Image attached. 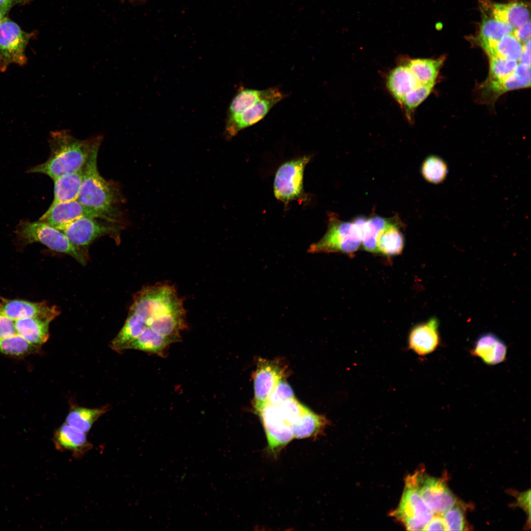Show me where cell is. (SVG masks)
Instances as JSON below:
<instances>
[{"label": "cell", "instance_id": "cb8c5ba5", "mask_svg": "<svg viewBox=\"0 0 531 531\" xmlns=\"http://www.w3.org/2000/svg\"><path fill=\"white\" fill-rule=\"evenodd\" d=\"M177 341L173 338L161 335L147 328L136 339L123 347L122 350L135 349L161 356L171 344Z\"/></svg>", "mask_w": 531, "mask_h": 531}, {"label": "cell", "instance_id": "9c48e42d", "mask_svg": "<svg viewBox=\"0 0 531 531\" xmlns=\"http://www.w3.org/2000/svg\"><path fill=\"white\" fill-rule=\"evenodd\" d=\"M262 422L267 440V453L277 458L293 439L292 426L283 418L276 405L267 404L257 414Z\"/></svg>", "mask_w": 531, "mask_h": 531}, {"label": "cell", "instance_id": "8992f818", "mask_svg": "<svg viewBox=\"0 0 531 531\" xmlns=\"http://www.w3.org/2000/svg\"><path fill=\"white\" fill-rule=\"evenodd\" d=\"M32 36L7 17L0 22V71L11 64L23 65L27 59L26 47Z\"/></svg>", "mask_w": 531, "mask_h": 531}, {"label": "cell", "instance_id": "2e32d148", "mask_svg": "<svg viewBox=\"0 0 531 531\" xmlns=\"http://www.w3.org/2000/svg\"><path fill=\"white\" fill-rule=\"evenodd\" d=\"M53 442L56 448L60 451H68L76 458L85 455L92 447L86 433L65 423L55 432Z\"/></svg>", "mask_w": 531, "mask_h": 531}, {"label": "cell", "instance_id": "d6a6232c", "mask_svg": "<svg viewBox=\"0 0 531 531\" xmlns=\"http://www.w3.org/2000/svg\"><path fill=\"white\" fill-rule=\"evenodd\" d=\"M34 347L18 334L0 339V352L8 355H24L30 352Z\"/></svg>", "mask_w": 531, "mask_h": 531}, {"label": "cell", "instance_id": "ab89813d", "mask_svg": "<svg viewBox=\"0 0 531 531\" xmlns=\"http://www.w3.org/2000/svg\"><path fill=\"white\" fill-rule=\"evenodd\" d=\"M512 34L522 44H524L531 36V21L513 30Z\"/></svg>", "mask_w": 531, "mask_h": 531}, {"label": "cell", "instance_id": "1f68e13d", "mask_svg": "<svg viewBox=\"0 0 531 531\" xmlns=\"http://www.w3.org/2000/svg\"><path fill=\"white\" fill-rule=\"evenodd\" d=\"M447 172L445 163L441 158L436 156L427 157L421 167V173L428 181L438 183L444 180Z\"/></svg>", "mask_w": 531, "mask_h": 531}, {"label": "cell", "instance_id": "e575fe53", "mask_svg": "<svg viewBox=\"0 0 531 531\" xmlns=\"http://www.w3.org/2000/svg\"><path fill=\"white\" fill-rule=\"evenodd\" d=\"M281 415L290 425H293L310 409L298 402L295 398L287 400L277 405Z\"/></svg>", "mask_w": 531, "mask_h": 531}, {"label": "cell", "instance_id": "44dd1931", "mask_svg": "<svg viewBox=\"0 0 531 531\" xmlns=\"http://www.w3.org/2000/svg\"><path fill=\"white\" fill-rule=\"evenodd\" d=\"M513 30L507 24L490 16H485L480 26L478 42L488 54L502 37L512 33Z\"/></svg>", "mask_w": 531, "mask_h": 531}, {"label": "cell", "instance_id": "e0dca14e", "mask_svg": "<svg viewBox=\"0 0 531 531\" xmlns=\"http://www.w3.org/2000/svg\"><path fill=\"white\" fill-rule=\"evenodd\" d=\"M471 353L486 364L493 365L505 360L507 346L495 334L487 333L478 338Z\"/></svg>", "mask_w": 531, "mask_h": 531}, {"label": "cell", "instance_id": "5bb4252c", "mask_svg": "<svg viewBox=\"0 0 531 531\" xmlns=\"http://www.w3.org/2000/svg\"><path fill=\"white\" fill-rule=\"evenodd\" d=\"M0 303L6 315L13 320L38 317L52 321L59 314L57 307L49 306L43 302L1 298Z\"/></svg>", "mask_w": 531, "mask_h": 531}, {"label": "cell", "instance_id": "8fae6325", "mask_svg": "<svg viewBox=\"0 0 531 531\" xmlns=\"http://www.w3.org/2000/svg\"><path fill=\"white\" fill-rule=\"evenodd\" d=\"M98 218L84 217L70 224L62 232L74 245L86 246L96 238L115 234L119 229L117 223L98 221Z\"/></svg>", "mask_w": 531, "mask_h": 531}, {"label": "cell", "instance_id": "f1b7e54d", "mask_svg": "<svg viewBox=\"0 0 531 531\" xmlns=\"http://www.w3.org/2000/svg\"><path fill=\"white\" fill-rule=\"evenodd\" d=\"M106 408L88 409L77 407L72 409L66 416L65 423L88 433L97 419L107 411Z\"/></svg>", "mask_w": 531, "mask_h": 531}, {"label": "cell", "instance_id": "83f0119b", "mask_svg": "<svg viewBox=\"0 0 531 531\" xmlns=\"http://www.w3.org/2000/svg\"><path fill=\"white\" fill-rule=\"evenodd\" d=\"M354 220L361 229V245L363 249L368 252H376L378 235L389 221L380 216H374L368 219L359 217Z\"/></svg>", "mask_w": 531, "mask_h": 531}, {"label": "cell", "instance_id": "7c38bea8", "mask_svg": "<svg viewBox=\"0 0 531 531\" xmlns=\"http://www.w3.org/2000/svg\"><path fill=\"white\" fill-rule=\"evenodd\" d=\"M418 488L423 500L434 514L443 515L456 504L452 493L441 480L418 472Z\"/></svg>", "mask_w": 531, "mask_h": 531}, {"label": "cell", "instance_id": "ac0fdd59", "mask_svg": "<svg viewBox=\"0 0 531 531\" xmlns=\"http://www.w3.org/2000/svg\"><path fill=\"white\" fill-rule=\"evenodd\" d=\"M490 5L492 17L517 29L530 21V9L527 2L516 1L506 3H494Z\"/></svg>", "mask_w": 531, "mask_h": 531}, {"label": "cell", "instance_id": "d6986e66", "mask_svg": "<svg viewBox=\"0 0 531 531\" xmlns=\"http://www.w3.org/2000/svg\"><path fill=\"white\" fill-rule=\"evenodd\" d=\"M419 85L406 64L394 68L386 78L388 90L401 105L405 96Z\"/></svg>", "mask_w": 531, "mask_h": 531}, {"label": "cell", "instance_id": "8d00e7d4", "mask_svg": "<svg viewBox=\"0 0 531 531\" xmlns=\"http://www.w3.org/2000/svg\"><path fill=\"white\" fill-rule=\"evenodd\" d=\"M446 531H463L465 519L460 507L455 505L443 514Z\"/></svg>", "mask_w": 531, "mask_h": 531}, {"label": "cell", "instance_id": "60d3db41", "mask_svg": "<svg viewBox=\"0 0 531 531\" xmlns=\"http://www.w3.org/2000/svg\"><path fill=\"white\" fill-rule=\"evenodd\" d=\"M424 530L446 531V527L442 517H441L440 515L433 516Z\"/></svg>", "mask_w": 531, "mask_h": 531}, {"label": "cell", "instance_id": "4fadbf2b", "mask_svg": "<svg viewBox=\"0 0 531 531\" xmlns=\"http://www.w3.org/2000/svg\"><path fill=\"white\" fill-rule=\"evenodd\" d=\"M84 217L100 219L96 213L76 200L51 204L39 220L62 231L70 224Z\"/></svg>", "mask_w": 531, "mask_h": 531}, {"label": "cell", "instance_id": "ba28073f", "mask_svg": "<svg viewBox=\"0 0 531 531\" xmlns=\"http://www.w3.org/2000/svg\"><path fill=\"white\" fill-rule=\"evenodd\" d=\"M284 97V94L278 88H266L260 99L248 105L235 117L226 120L225 138L232 139L242 130L261 121Z\"/></svg>", "mask_w": 531, "mask_h": 531}, {"label": "cell", "instance_id": "74e56055", "mask_svg": "<svg viewBox=\"0 0 531 531\" xmlns=\"http://www.w3.org/2000/svg\"><path fill=\"white\" fill-rule=\"evenodd\" d=\"M295 398L291 387L283 378L279 382L270 393L267 404L278 405L285 401Z\"/></svg>", "mask_w": 531, "mask_h": 531}, {"label": "cell", "instance_id": "277c9868", "mask_svg": "<svg viewBox=\"0 0 531 531\" xmlns=\"http://www.w3.org/2000/svg\"><path fill=\"white\" fill-rule=\"evenodd\" d=\"M361 243V229L354 221H343L334 214L330 213L326 233L318 242L311 245L308 251L352 254L358 249Z\"/></svg>", "mask_w": 531, "mask_h": 531}, {"label": "cell", "instance_id": "7402d4cb", "mask_svg": "<svg viewBox=\"0 0 531 531\" xmlns=\"http://www.w3.org/2000/svg\"><path fill=\"white\" fill-rule=\"evenodd\" d=\"M83 168L76 172L62 175L54 180V200L52 204L76 200L83 178Z\"/></svg>", "mask_w": 531, "mask_h": 531}, {"label": "cell", "instance_id": "4316f807", "mask_svg": "<svg viewBox=\"0 0 531 531\" xmlns=\"http://www.w3.org/2000/svg\"><path fill=\"white\" fill-rule=\"evenodd\" d=\"M327 424L328 420L324 416L309 410L293 425L294 438L303 439L316 437L323 432Z\"/></svg>", "mask_w": 531, "mask_h": 531}, {"label": "cell", "instance_id": "9a60e30c", "mask_svg": "<svg viewBox=\"0 0 531 531\" xmlns=\"http://www.w3.org/2000/svg\"><path fill=\"white\" fill-rule=\"evenodd\" d=\"M439 326V321L434 317L414 326L409 334L410 348L421 356L433 352L441 343Z\"/></svg>", "mask_w": 531, "mask_h": 531}, {"label": "cell", "instance_id": "7a4b0ae2", "mask_svg": "<svg viewBox=\"0 0 531 531\" xmlns=\"http://www.w3.org/2000/svg\"><path fill=\"white\" fill-rule=\"evenodd\" d=\"M94 138L78 139L67 130L52 132L49 138V158L30 168L27 172L43 174L54 180L62 175L81 170L87 161Z\"/></svg>", "mask_w": 531, "mask_h": 531}, {"label": "cell", "instance_id": "f35d334b", "mask_svg": "<svg viewBox=\"0 0 531 531\" xmlns=\"http://www.w3.org/2000/svg\"><path fill=\"white\" fill-rule=\"evenodd\" d=\"M17 334L14 323L3 312L0 303V339Z\"/></svg>", "mask_w": 531, "mask_h": 531}, {"label": "cell", "instance_id": "d4e9b609", "mask_svg": "<svg viewBox=\"0 0 531 531\" xmlns=\"http://www.w3.org/2000/svg\"><path fill=\"white\" fill-rule=\"evenodd\" d=\"M404 245V238L396 224L389 222L379 233L376 252L385 256L400 254Z\"/></svg>", "mask_w": 531, "mask_h": 531}, {"label": "cell", "instance_id": "5b68a950", "mask_svg": "<svg viewBox=\"0 0 531 531\" xmlns=\"http://www.w3.org/2000/svg\"><path fill=\"white\" fill-rule=\"evenodd\" d=\"M16 234L26 244L39 242L53 250L69 255L83 265L86 263L82 251L70 242L62 231L44 222L22 220Z\"/></svg>", "mask_w": 531, "mask_h": 531}, {"label": "cell", "instance_id": "484cf974", "mask_svg": "<svg viewBox=\"0 0 531 531\" xmlns=\"http://www.w3.org/2000/svg\"><path fill=\"white\" fill-rule=\"evenodd\" d=\"M444 59H409L406 65L421 85L434 86Z\"/></svg>", "mask_w": 531, "mask_h": 531}, {"label": "cell", "instance_id": "3957f363", "mask_svg": "<svg viewBox=\"0 0 531 531\" xmlns=\"http://www.w3.org/2000/svg\"><path fill=\"white\" fill-rule=\"evenodd\" d=\"M400 502L391 515L408 531L424 530L434 513L421 496L418 472L407 476Z\"/></svg>", "mask_w": 531, "mask_h": 531}, {"label": "cell", "instance_id": "52a82bcc", "mask_svg": "<svg viewBox=\"0 0 531 531\" xmlns=\"http://www.w3.org/2000/svg\"><path fill=\"white\" fill-rule=\"evenodd\" d=\"M310 159V156L305 155L280 166L276 172L273 183L274 194L276 199L285 204L302 199L304 170Z\"/></svg>", "mask_w": 531, "mask_h": 531}, {"label": "cell", "instance_id": "f546056e", "mask_svg": "<svg viewBox=\"0 0 531 531\" xmlns=\"http://www.w3.org/2000/svg\"><path fill=\"white\" fill-rule=\"evenodd\" d=\"M147 328L145 323L133 313H129L122 328L112 342V348L122 350L123 347L136 339Z\"/></svg>", "mask_w": 531, "mask_h": 531}, {"label": "cell", "instance_id": "d590c367", "mask_svg": "<svg viewBox=\"0 0 531 531\" xmlns=\"http://www.w3.org/2000/svg\"><path fill=\"white\" fill-rule=\"evenodd\" d=\"M433 87L420 84L405 96L401 105L408 115L428 96Z\"/></svg>", "mask_w": 531, "mask_h": 531}, {"label": "cell", "instance_id": "836d02e7", "mask_svg": "<svg viewBox=\"0 0 531 531\" xmlns=\"http://www.w3.org/2000/svg\"><path fill=\"white\" fill-rule=\"evenodd\" d=\"M490 61L488 81L502 80L511 75L516 69L518 62L497 57H489Z\"/></svg>", "mask_w": 531, "mask_h": 531}, {"label": "cell", "instance_id": "603a6c76", "mask_svg": "<svg viewBox=\"0 0 531 531\" xmlns=\"http://www.w3.org/2000/svg\"><path fill=\"white\" fill-rule=\"evenodd\" d=\"M531 86V66L518 64L514 71L506 78L499 81H488L486 88L496 95L508 90Z\"/></svg>", "mask_w": 531, "mask_h": 531}, {"label": "cell", "instance_id": "6da1fadb", "mask_svg": "<svg viewBox=\"0 0 531 531\" xmlns=\"http://www.w3.org/2000/svg\"><path fill=\"white\" fill-rule=\"evenodd\" d=\"M103 137H95L83 167V178L77 200L94 211L100 219L118 223L121 212L120 193L114 182L102 177L97 168V156Z\"/></svg>", "mask_w": 531, "mask_h": 531}, {"label": "cell", "instance_id": "b9f144b4", "mask_svg": "<svg viewBox=\"0 0 531 531\" xmlns=\"http://www.w3.org/2000/svg\"><path fill=\"white\" fill-rule=\"evenodd\" d=\"M30 0H0V10L5 16L14 6L27 3Z\"/></svg>", "mask_w": 531, "mask_h": 531}, {"label": "cell", "instance_id": "7bdbcfd3", "mask_svg": "<svg viewBox=\"0 0 531 531\" xmlns=\"http://www.w3.org/2000/svg\"><path fill=\"white\" fill-rule=\"evenodd\" d=\"M520 63L531 66V38L523 44V52Z\"/></svg>", "mask_w": 531, "mask_h": 531}, {"label": "cell", "instance_id": "f6af8a7d", "mask_svg": "<svg viewBox=\"0 0 531 531\" xmlns=\"http://www.w3.org/2000/svg\"><path fill=\"white\" fill-rule=\"evenodd\" d=\"M3 17H4V16L3 15V14L2 13V12L0 10V22L1 21L2 19L3 18Z\"/></svg>", "mask_w": 531, "mask_h": 531}, {"label": "cell", "instance_id": "30bf717a", "mask_svg": "<svg viewBox=\"0 0 531 531\" xmlns=\"http://www.w3.org/2000/svg\"><path fill=\"white\" fill-rule=\"evenodd\" d=\"M286 368L279 360L260 358L254 376V408L258 414L267 404L268 397L279 382L285 378Z\"/></svg>", "mask_w": 531, "mask_h": 531}, {"label": "cell", "instance_id": "ffe728a7", "mask_svg": "<svg viewBox=\"0 0 531 531\" xmlns=\"http://www.w3.org/2000/svg\"><path fill=\"white\" fill-rule=\"evenodd\" d=\"M13 321L17 334L34 346L43 344L49 338V324L51 322L49 320L31 317Z\"/></svg>", "mask_w": 531, "mask_h": 531}, {"label": "cell", "instance_id": "ee69618b", "mask_svg": "<svg viewBox=\"0 0 531 531\" xmlns=\"http://www.w3.org/2000/svg\"><path fill=\"white\" fill-rule=\"evenodd\" d=\"M530 491H528L525 493H522L519 497L518 502L522 506L523 508L527 511L529 513V515L530 517V507H531V501H530Z\"/></svg>", "mask_w": 531, "mask_h": 531}, {"label": "cell", "instance_id": "4dcf8cb0", "mask_svg": "<svg viewBox=\"0 0 531 531\" xmlns=\"http://www.w3.org/2000/svg\"><path fill=\"white\" fill-rule=\"evenodd\" d=\"M522 52L523 44L510 33L502 37L487 55L518 62Z\"/></svg>", "mask_w": 531, "mask_h": 531}]
</instances>
